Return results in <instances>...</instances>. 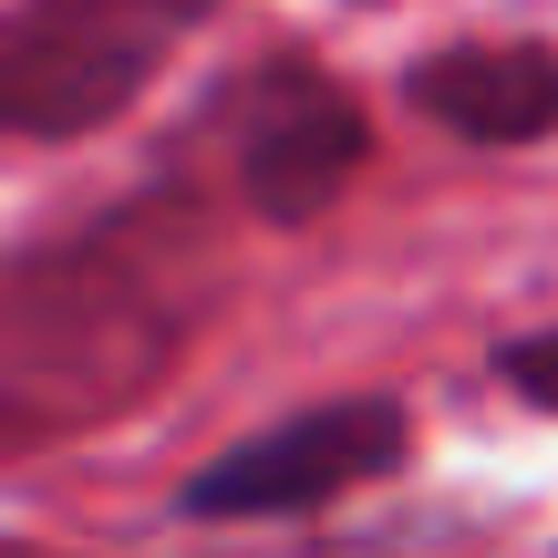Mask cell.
I'll list each match as a JSON object with an SVG mask.
<instances>
[{
	"label": "cell",
	"mask_w": 558,
	"mask_h": 558,
	"mask_svg": "<svg viewBox=\"0 0 558 558\" xmlns=\"http://www.w3.org/2000/svg\"><path fill=\"white\" fill-rule=\"evenodd\" d=\"M228 290V218L207 186L156 177L104 218L0 259V456L124 424L177 383Z\"/></svg>",
	"instance_id": "obj_1"
},
{
	"label": "cell",
	"mask_w": 558,
	"mask_h": 558,
	"mask_svg": "<svg viewBox=\"0 0 558 558\" xmlns=\"http://www.w3.org/2000/svg\"><path fill=\"white\" fill-rule=\"evenodd\" d=\"M352 11H393V0H352Z\"/></svg>",
	"instance_id": "obj_8"
},
{
	"label": "cell",
	"mask_w": 558,
	"mask_h": 558,
	"mask_svg": "<svg viewBox=\"0 0 558 558\" xmlns=\"http://www.w3.org/2000/svg\"><path fill=\"white\" fill-rule=\"evenodd\" d=\"M486 373H497L507 403H538V414H558V320H538V331H507L497 352H486Z\"/></svg>",
	"instance_id": "obj_6"
},
{
	"label": "cell",
	"mask_w": 558,
	"mask_h": 558,
	"mask_svg": "<svg viewBox=\"0 0 558 558\" xmlns=\"http://www.w3.org/2000/svg\"><path fill=\"white\" fill-rule=\"evenodd\" d=\"M207 21L218 0H11L0 11V135L11 145L114 135Z\"/></svg>",
	"instance_id": "obj_2"
},
{
	"label": "cell",
	"mask_w": 558,
	"mask_h": 558,
	"mask_svg": "<svg viewBox=\"0 0 558 558\" xmlns=\"http://www.w3.org/2000/svg\"><path fill=\"white\" fill-rule=\"evenodd\" d=\"M414 465V414L403 393H331L300 414L239 435L228 456L177 476V518L186 527H259V518H320V507L362 497V486Z\"/></svg>",
	"instance_id": "obj_4"
},
{
	"label": "cell",
	"mask_w": 558,
	"mask_h": 558,
	"mask_svg": "<svg viewBox=\"0 0 558 558\" xmlns=\"http://www.w3.org/2000/svg\"><path fill=\"white\" fill-rule=\"evenodd\" d=\"M0 558H62V548H41V538H0Z\"/></svg>",
	"instance_id": "obj_7"
},
{
	"label": "cell",
	"mask_w": 558,
	"mask_h": 558,
	"mask_svg": "<svg viewBox=\"0 0 558 558\" xmlns=\"http://www.w3.org/2000/svg\"><path fill=\"white\" fill-rule=\"evenodd\" d=\"M228 156V207L259 228H320L373 166V114L320 52H259L207 104Z\"/></svg>",
	"instance_id": "obj_3"
},
{
	"label": "cell",
	"mask_w": 558,
	"mask_h": 558,
	"mask_svg": "<svg viewBox=\"0 0 558 558\" xmlns=\"http://www.w3.org/2000/svg\"><path fill=\"white\" fill-rule=\"evenodd\" d=\"M435 135L476 145V156H518L558 135V41L548 32H497V41H435L403 62L393 83Z\"/></svg>",
	"instance_id": "obj_5"
}]
</instances>
